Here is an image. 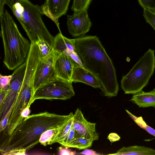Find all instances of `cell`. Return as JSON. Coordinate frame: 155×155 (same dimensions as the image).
<instances>
[{
  "label": "cell",
  "instance_id": "cell-23",
  "mask_svg": "<svg viewBox=\"0 0 155 155\" xmlns=\"http://www.w3.org/2000/svg\"><path fill=\"white\" fill-rule=\"evenodd\" d=\"M76 138V134L72 125L71 128L67 136L58 143L64 147L69 148L72 142Z\"/></svg>",
  "mask_w": 155,
  "mask_h": 155
},
{
  "label": "cell",
  "instance_id": "cell-12",
  "mask_svg": "<svg viewBox=\"0 0 155 155\" xmlns=\"http://www.w3.org/2000/svg\"><path fill=\"white\" fill-rule=\"evenodd\" d=\"M76 63L70 57L57 52L54 68L57 78L72 82L73 70Z\"/></svg>",
  "mask_w": 155,
  "mask_h": 155
},
{
  "label": "cell",
  "instance_id": "cell-30",
  "mask_svg": "<svg viewBox=\"0 0 155 155\" xmlns=\"http://www.w3.org/2000/svg\"><path fill=\"white\" fill-rule=\"evenodd\" d=\"M81 154L88 155H98L99 154L97 153L95 151L92 150L86 149L82 152Z\"/></svg>",
  "mask_w": 155,
  "mask_h": 155
},
{
  "label": "cell",
  "instance_id": "cell-5",
  "mask_svg": "<svg viewBox=\"0 0 155 155\" xmlns=\"http://www.w3.org/2000/svg\"><path fill=\"white\" fill-rule=\"evenodd\" d=\"M155 63L154 51L150 48L122 77L121 87L125 94H134L142 91L153 73Z\"/></svg>",
  "mask_w": 155,
  "mask_h": 155
},
{
  "label": "cell",
  "instance_id": "cell-16",
  "mask_svg": "<svg viewBox=\"0 0 155 155\" xmlns=\"http://www.w3.org/2000/svg\"><path fill=\"white\" fill-rule=\"evenodd\" d=\"M113 155H155V150L144 146H133L123 147Z\"/></svg>",
  "mask_w": 155,
  "mask_h": 155
},
{
  "label": "cell",
  "instance_id": "cell-1",
  "mask_svg": "<svg viewBox=\"0 0 155 155\" xmlns=\"http://www.w3.org/2000/svg\"><path fill=\"white\" fill-rule=\"evenodd\" d=\"M73 115L72 112L61 115L45 111L28 116L1 141V154L11 155L20 150L28 151L39 142L45 131L61 127Z\"/></svg>",
  "mask_w": 155,
  "mask_h": 155
},
{
  "label": "cell",
  "instance_id": "cell-14",
  "mask_svg": "<svg viewBox=\"0 0 155 155\" xmlns=\"http://www.w3.org/2000/svg\"><path fill=\"white\" fill-rule=\"evenodd\" d=\"M53 48L55 51L61 53L68 50L75 51V39L68 38L59 33L54 37Z\"/></svg>",
  "mask_w": 155,
  "mask_h": 155
},
{
  "label": "cell",
  "instance_id": "cell-24",
  "mask_svg": "<svg viewBox=\"0 0 155 155\" xmlns=\"http://www.w3.org/2000/svg\"><path fill=\"white\" fill-rule=\"evenodd\" d=\"M143 16L146 22L150 25L155 31V12L144 9Z\"/></svg>",
  "mask_w": 155,
  "mask_h": 155
},
{
  "label": "cell",
  "instance_id": "cell-32",
  "mask_svg": "<svg viewBox=\"0 0 155 155\" xmlns=\"http://www.w3.org/2000/svg\"><path fill=\"white\" fill-rule=\"evenodd\" d=\"M7 0H0V16L3 15L4 13V6L6 4Z\"/></svg>",
  "mask_w": 155,
  "mask_h": 155
},
{
  "label": "cell",
  "instance_id": "cell-4",
  "mask_svg": "<svg viewBox=\"0 0 155 155\" xmlns=\"http://www.w3.org/2000/svg\"><path fill=\"white\" fill-rule=\"evenodd\" d=\"M6 4L21 24L31 43H36L41 39L53 48L54 37L42 20L43 14L41 6L29 0H7Z\"/></svg>",
  "mask_w": 155,
  "mask_h": 155
},
{
  "label": "cell",
  "instance_id": "cell-9",
  "mask_svg": "<svg viewBox=\"0 0 155 155\" xmlns=\"http://www.w3.org/2000/svg\"><path fill=\"white\" fill-rule=\"evenodd\" d=\"M87 10L84 9L74 12L72 15H68V28L70 34L72 37L83 36L89 31L92 23Z\"/></svg>",
  "mask_w": 155,
  "mask_h": 155
},
{
  "label": "cell",
  "instance_id": "cell-22",
  "mask_svg": "<svg viewBox=\"0 0 155 155\" xmlns=\"http://www.w3.org/2000/svg\"><path fill=\"white\" fill-rule=\"evenodd\" d=\"M92 0H73L71 9L74 12L87 10Z\"/></svg>",
  "mask_w": 155,
  "mask_h": 155
},
{
  "label": "cell",
  "instance_id": "cell-21",
  "mask_svg": "<svg viewBox=\"0 0 155 155\" xmlns=\"http://www.w3.org/2000/svg\"><path fill=\"white\" fill-rule=\"evenodd\" d=\"M126 111L129 116L133 119L139 126L146 130L149 134L155 137V130L147 125L142 117H136L132 114L127 110H126Z\"/></svg>",
  "mask_w": 155,
  "mask_h": 155
},
{
  "label": "cell",
  "instance_id": "cell-2",
  "mask_svg": "<svg viewBox=\"0 0 155 155\" xmlns=\"http://www.w3.org/2000/svg\"><path fill=\"white\" fill-rule=\"evenodd\" d=\"M75 51L84 67L98 79L104 96L115 97L119 91L116 71L113 62L96 36L74 39Z\"/></svg>",
  "mask_w": 155,
  "mask_h": 155
},
{
  "label": "cell",
  "instance_id": "cell-10",
  "mask_svg": "<svg viewBox=\"0 0 155 155\" xmlns=\"http://www.w3.org/2000/svg\"><path fill=\"white\" fill-rule=\"evenodd\" d=\"M73 118L72 126L77 138L83 137L93 141L98 140L99 136L96 130V124L87 121L80 109H77Z\"/></svg>",
  "mask_w": 155,
  "mask_h": 155
},
{
  "label": "cell",
  "instance_id": "cell-29",
  "mask_svg": "<svg viewBox=\"0 0 155 155\" xmlns=\"http://www.w3.org/2000/svg\"><path fill=\"white\" fill-rule=\"evenodd\" d=\"M108 138L111 142H112L119 140L120 137L116 133H111L108 136Z\"/></svg>",
  "mask_w": 155,
  "mask_h": 155
},
{
  "label": "cell",
  "instance_id": "cell-3",
  "mask_svg": "<svg viewBox=\"0 0 155 155\" xmlns=\"http://www.w3.org/2000/svg\"><path fill=\"white\" fill-rule=\"evenodd\" d=\"M1 36L3 42V62L10 70L15 69L26 60L31 43L21 34L12 17L5 10L0 16Z\"/></svg>",
  "mask_w": 155,
  "mask_h": 155
},
{
  "label": "cell",
  "instance_id": "cell-11",
  "mask_svg": "<svg viewBox=\"0 0 155 155\" xmlns=\"http://www.w3.org/2000/svg\"><path fill=\"white\" fill-rule=\"evenodd\" d=\"M70 0H46L41 7L43 15L52 20L61 31L58 19L66 14ZM62 34V33H61Z\"/></svg>",
  "mask_w": 155,
  "mask_h": 155
},
{
  "label": "cell",
  "instance_id": "cell-26",
  "mask_svg": "<svg viewBox=\"0 0 155 155\" xmlns=\"http://www.w3.org/2000/svg\"><path fill=\"white\" fill-rule=\"evenodd\" d=\"M12 78V75L4 76L0 75V90L7 88L9 85Z\"/></svg>",
  "mask_w": 155,
  "mask_h": 155
},
{
  "label": "cell",
  "instance_id": "cell-6",
  "mask_svg": "<svg viewBox=\"0 0 155 155\" xmlns=\"http://www.w3.org/2000/svg\"><path fill=\"white\" fill-rule=\"evenodd\" d=\"M72 81L57 78L40 86L34 92L31 104L36 100H66L75 95Z\"/></svg>",
  "mask_w": 155,
  "mask_h": 155
},
{
  "label": "cell",
  "instance_id": "cell-31",
  "mask_svg": "<svg viewBox=\"0 0 155 155\" xmlns=\"http://www.w3.org/2000/svg\"><path fill=\"white\" fill-rule=\"evenodd\" d=\"M30 107H27L24 109L21 113V116L24 119L29 115L30 113Z\"/></svg>",
  "mask_w": 155,
  "mask_h": 155
},
{
  "label": "cell",
  "instance_id": "cell-34",
  "mask_svg": "<svg viewBox=\"0 0 155 155\" xmlns=\"http://www.w3.org/2000/svg\"><path fill=\"white\" fill-rule=\"evenodd\" d=\"M154 67H155V64H154Z\"/></svg>",
  "mask_w": 155,
  "mask_h": 155
},
{
  "label": "cell",
  "instance_id": "cell-28",
  "mask_svg": "<svg viewBox=\"0 0 155 155\" xmlns=\"http://www.w3.org/2000/svg\"><path fill=\"white\" fill-rule=\"evenodd\" d=\"M58 154L59 155H74L76 154L75 151H72L68 148V147H60L58 148Z\"/></svg>",
  "mask_w": 155,
  "mask_h": 155
},
{
  "label": "cell",
  "instance_id": "cell-27",
  "mask_svg": "<svg viewBox=\"0 0 155 155\" xmlns=\"http://www.w3.org/2000/svg\"><path fill=\"white\" fill-rule=\"evenodd\" d=\"M11 109L5 115L3 118L0 120V132L3 131L6 128L8 124L9 116L11 113Z\"/></svg>",
  "mask_w": 155,
  "mask_h": 155
},
{
  "label": "cell",
  "instance_id": "cell-19",
  "mask_svg": "<svg viewBox=\"0 0 155 155\" xmlns=\"http://www.w3.org/2000/svg\"><path fill=\"white\" fill-rule=\"evenodd\" d=\"M93 142L84 137H78L72 142L69 147L76 148L79 150L86 149L91 147Z\"/></svg>",
  "mask_w": 155,
  "mask_h": 155
},
{
  "label": "cell",
  "instance_id": "cell-18",
  "mask_svg": "<svg viewBox=\"0 0 155 155\" xmlns=\"http://www.w3.org/2000/svg\"><path fill=\"white\" fill-rule=\"evenodd\" d=\"M61 127L46 130L41 136L39 142L44 146L50 145L51 142Z\"/></svg>",
  "mask_w": 155,
  "mask_h": 155
},
{
  "label": "cell",
  "instance_id": "cell-15",
  "mask_svg": "<svg viewBox=\"0 0 155 155\" xmlns=\"http://www.w3.org/2000/svg\"><path fill=\"white\" fill-rule=\"evenodd\" d=\"M130 101L136 104L139 107H155V91H143L134 94Z\"/></svg>",
  "mask_w": 155,
  "mask_h": 155
},
{
  "label": "cell",
  "instance_id": "cell-25",
  "mask_svg": "<svg viewBox=\"0 0 155 155\" xmlns=\"http://www.w3.org/2000/svg\"><path fill=\"white\" fill-rule=\"evenodd\" d=\"M137 0L143 9H148L155 12V0Z\"/></svg>",
  "mask_w": 155,
  "mask_h": 155
},
{
  "label": "cell",
  "instance_id": "cell-8",
  "mask_svg": "<svg viewBox=\"0 0 155 155\" xmlns=\"http://www.w3.org/2000/svg\"><path fill=\"white\" fill-rule=\"evenodd\" d=\"M56 54L57 52L53 50L46 58L43 59L39 58L35 75L33 95L40 86L57 78L54 68Z\"/></svg>",
  "mask_w": 155,
  "mask_h": 155
},
{
  "label": "cell",
  "instance_id": "cell-7",
  "mask_svg": "<svg viewBox=\"0 0 155 155\" xmlns=\"http://www.w3.org/2000/svg\"><path fill=\"white\" fill-rule=\"evenodd\" d=\"M26 68L23 63L16 68L12 75L10 84L6 88V92L2 101L0 103V120L10 110L21 88Z\"/></svg>",
  "mask_w": 155,
  "mask_h": 155
},
{
  "label": "cell",
  "instance_id": "cell-33",
  "mask_svg": "<svg viewBox=\"0 0 155 155\" xmlns=\"http://www.w3.org/2000/svg\"><path fill=\"white\" fill-rule=\"evenodd\" d=\"M153 91H155V88L153 89Z\"/></svg>",
  "mask_w": 155,
  "mask_h": 155
},
{
  "label": "cell",
  "instance_id": "cell-13",
  "mask_svg": "<svg viewBox=\"0 0 155 155\" xmlns=\"http://www.w3.org/2000/svg\"><path fill=\"white\" fill-rule=\"evenodd\" d=\"M71 81L74 83L82 82L95 88H101V84L97 77L84 67L77 63L73 68Z\"/></svg>",
  "mask_w": 155,
  "mask_h": 155
},
{
  "label": "cell",
  "instance_id": "cell-17",
  "mask_svg": "<svg viewBox=\"0 0 155 155\" xmlns=\"http://www.w3.org/2000/svg\"><path fill=\"white\" fill-rule=\"evenodd\" d=\"M73 116L61 126L56 134L50 145L55 143H58L63 140L68 135L72 127Z\"/></svg>",
  "mask_w": 155,
  "mask_h": 155
},
{
  "label": "cell",
  "instance_id": "cell-20",
  "mask_svg": "<svg viewBox=\"0 0 155 155\" xmlns=\"http://www.w3.org/2000/svg\"><path fill=\"white\" fill-rule=\"evenodd\" d=\"M36 43L38 47L40 59L46 58L53 51V48L42 40L40 39Z\"/></svg>",
  "mask_w": 155,
  "mask_h": 155
}]
</instances>
